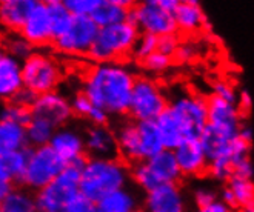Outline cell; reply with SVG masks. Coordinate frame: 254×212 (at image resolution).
Instances as JSON below:
<instances>
[{"label":"cell","mask_w":254,"mask_h":212,"mask_svg":"<svg viewBox=\"0 0 254 212\" xmlns=\"http://www.w3.org/2000/svg\"><path fill=\"white\" fill-rule=\"evenodd\" d=\"M86 153L93 159H111L119 154L116 132L108 126H91L85 132Z\"/></svg>","instance_id":"obj_17"},{"label":"cell","mask_w":254,"mask_h":212,"mask_svg":"<svg viewBox=\"0 0 254 212\" xmlns=\"http://www.w3.org/2000/svg\"><path fill=\"white\" fill-rule=\"evenodd\" d=\"M37 0H3L0 3V20L9 33H20Z\"/></svg>","instance_id":"obj_21"},{"label":"cell","mask_w":254,"mask_h":212,"mask_svg":"<svg viewBox=\"0 0 254 212\" xmlns=\"http://www.w3.org/2000/svg\"><path fill=\"white\" fill-rule=\"evenodd\" d=\"M156 123L159 126L165 149L174 151L188 139V134H187L184 123L170 108L156 120Z\"/></svg>","instance_id":"obj_24"},{"label":"cell","mask_w":254,"mask_h":212,"mask_svg":"<svg viewBox=\"0 0 254 212\" xmlns=\"http://www.w3.org/2000/svg\"><path fill=\"white\" fill-rule=\"evenodd\" d=\"M159 5L168 11L170 14H174L179 8V5H181V0H159Z\"/></svg>","instance_id":"obj_52"},{"label":"cell","mask_w":254,"mask_h":212,"mask_svg":"<svg viewBox=\"0 0 254 212\" xmlns=\"http://www.w3.org/2000/svg\"><path fill=\"white\" fill-rule=\"evenodd\" d=\"M206 174L210 175L213 180L222 181V183H227V181L234 175V161H233V159L231 157H217V159L210 160Z\"/></svg>","instance_id":"obj_35"},{"label":"cell","mask_w":254,"mask_h":212,"mask_svg":"<svg viewBox=\"0 0 254 212\" xmlns=\"http://www.w3.org/2000/svg\"><path fill=\"white\" fill-rule=\"evenodd\" d=\"M173 63V58L165 55V54H162V53H154L151 54L148 58H145L142 65L146 71L149 72H154V74H159V72H165Z\"/></svg>","instance_id":"obj_39"},{"label":"cell","mask_w":254,"mask_h":212,"mask_svg":"<svg viewBox=\"0 0 254 212\" xmlns=\"http://www.w3.org/2000/svg\"><path fill=\"white\" fill-rule=\"evenodd\" d=\"M196 57V48L192 47L191 43H185V45H181L174 55V60L179 63H190L192 62V58Z\"/></svg>","instance_id":"obj_47"},{"label":"cell","mask_w":254,"mask_h":212,"mask_svg":"<svg viewBox=\"0 0 254 212\" xmlns=\"http://www.w3.org/2000/svg\"><path fill=\"white\" fill-rule=\"evenodd\" d=\"M237 212H254V203L248 205V206H244V208H239Z\"/></svg>","instance_id":"obj_53"},{"label":"cell","mask_w":254,"mask_h":212,"mask_svg":"<svg viewBox=\"0 0 254 212\" xmlns=\"http://www.w3.org/2000/svg\"><path fill=\"white\" fill-rule=\"evenodd\" d=\"M29 149L31 148L12 151V153H0V180L22 185L28 166Z\"/></svg>","instance_id":"obj_26"},{"label":"cell","mask_w":254,"mask_h":212,"mask_svg":"<svg viewBox=\"0 0 254 212\" xmlns=\"http://www.w3.org/2000/svg\"><path fill=\"white\" fill-rule=\"evenodd\" d=\"M23 88L22 62L3 51L0 54V97L9 102Z\"/></svg>","instance_id":"obj_18"},{"label":"cell","mask_w":254,"mask_h":212,"mask_svg":"<svg viewBox=\"0 0 254 212\" xmlns=\"http://www.w3.org/2000/svg\"><path fill=\"white\" fill-rule=\"evenodd\" d=\"M0 212H37L34 194L26 188H16L2 200Z\"/></svg>","instance_id":"obj_31"},{"label":"cell","mask_w":254,"mask_h":212,"mask_svg":"<svg viewBox=\"0 0 254 212\" xmlns=\"http://www.w3.org/2000/svg\"><path fill=\"white\" fill-rule=\"evenodd\" d=\"M86 120L93 123V126H108L110 122V114L107 111H103L99 106H93L91 112L86 117Z\"/></svg>","instance_id":"obj_46"},{"label":"cell","mask_w":254,"mask_h":212,"mask_svg":"<svg viewBox=\"0 0 254 212\" xmlns=\"http://www.w3.org/2000/svg\"><path fill=\"white\" fill-rule=\"evenodd\" d=\"M74 17H91L100 0H64Z\"/></svg>","instance_id":"obj_38"},{"label":"cell","mask_w":254,"mask_h":212,"mask_svg":"<svg viewBox=\"0 0 254 212\" xmlns=\"http://www.w3.org/2000/svg\"><path fill=\"white\" fill-rule=\"evenodd\" d=\"M241 118L242 111L239 109L237 103L223 100L213 94L208 99V125L237 135L242 128Z\"/></svg>","instance_id":"obj_15"},{"label":"cell","mask_w":254,"mask_h":212,"mask_svg":"<svg viewBox=\"0 0 254 212\" xmlns=\"http://www.w3.org/2000/svg\"><path fill=\"white\" fill-rule=\"evenodd\" d=\"M22 68L25 88L37 96L53 93L62 82V68L57 58L47 51H36L22 62Z\"/></svg>","instance_id":"obj_5"},{"label":"cell","mask_w":254,"mask_h":212,"mask_svg":"<svg viewBox=\"0 0 254 212\" xmlns=\"http://www.w3.org/2000/svg\"><path fill=\"white\" fill-rule=\"evenodd\" d=\"M253 105V99L251 96L248 94V91H242V93H239V97H237V106L241 111H248Z\"/></svg>","instance_id":"obj_50"},{"label":"cell","mask_w":254,"mask_h":212,"mask_svg":"<svg viewBox=\"0 0 254 212\" xmlns=\"http://www.w3.org/2000/svg\"><path fill=\"white\" fill-rule=\"evenodd\" d=\"M179 47H181V42H179L177 36L176 34H171V36H163V37H159V45H157V51L165 54L171 58H174Z\"/></svg>","instance_id":"obj_42"},{"label":"cell","mask_w":254,"mask_h":212,"mask_svg":"<svg viewBox=\"0 0 254 212\" xmlns=\"http://www.w3.org/2000/svg\"><path fill=\"white\" fill-rule=\"evenodd\" d=\"M82 169L66 164L53 183L34 192L37 212H66L69 205L80 195Z\"/></svg>","instance_id":"obj_4"},{"label":"cell","mask_w":254,"mask_h":212,"mask_svg":"<svg viewBox=\"0 0 254 212\" xmlns=\"http://www.w3.org/2000/svg\"><path fill=\"white\" fill-rule=\"evenodd\" d=\"M100 31L91 17H74L68 31L54 40V48L66 55L88 54Z\"/></svg>","instance_id":"obj_10"},{"label":"cell","mask_w":254,"mask_h":212,"mask_svg":"<svg viewBox=\"0 0 254 212\" xmlns=\"http://www.w3.org/2000/svg\"><path fill=\"white\" fill-rule=\"evenodd\" d=\"M168 106L170 102L157 82L148 77H137L128 112L134 122H156Z\"/></svg>","instance_id":"obj_7"},{"label":"cell","mask_w":254,"mask_h":212,"mask_svg":"<svg viewBox=\"0 0 254 212\" xmlns=\"http://www.w3.org/2000/svg\"><path fill=\"white\" fill-rule=\"evenodd\" d=\"M2 120L17 123L22 126H28L29 122L33 120V112H31V108H25V106L6 102L2 108Z\"/></svg>","instance_id":"obj_36"},{"label":"cell","mask_w":254,"mask_h":212,"mask_svg":"<svg viewBox=\"0 0 254 212\" xmlns=\"http://www.w3.org/2000/svg\"><path fill=\"white\" fill-rule=\"evenodd\" d=\"M187 199L177 183L160 185L145 194L143 212H187Z\"/></svg>","instance_id":"obj_12"},{"label":"cell","mask_w":254,"mask_h":212,"mask_svg":"<svg viewBox=\"0 0 254 212\" xmlns=\"http://www.w3.org/2000/svg\"><path fill=\"white\" fill-rule=\"evenodd\" d=\"M66 163L57 156L56 151L47 145L29 149V159L22 185L28 191H40L62 174Z\"/></svg>","instance_id":"obj_6"},{"label":"cell","mask_w":254,"mask_h":212,"mask_svg":"<svg viewBox=\"0 0 254 212\" xmlns=\"http://www.w3.org/2000/svg\"><path fill=\"white\" fill-rule=\"evenodd\" d=\"M29 148L26 126L12 123V122H0V153H12Z\"/></svg>","instance_id":"obj_29"},{"label":"cell","mask_w":254,"mask_h":212,"mask_svg":"<svg viewBox=\"0 0 254 212\" xmlns=\"http://www.w3.org/2000/svg\"><path fill=\"white\" fill-rule=\"evenodd\" d=\"M157 45H159V37L151 36V34H140L132 55L143 62V60L148 58L151 54L157 53Z\"/></svg>","instance_id":"obj_37"},{"label":"cell","mask_w":254,"mask_h":212,"mask_svg":"<svg viewBox=\"0 0 254 212\" xmlns=\"http://www.w3.org/2000/svg\"><path fill=\"white\" fill-rule=\"evenodd\" d=\"M194 212H233V208H230L227 203H223V202L219 199V200H216V202L211 203V205L196 208V211H194Z\"/></svg>","instance_id":"obj_49"},{"label":"cell","mask_w":254,"mask_h":212,"mask_svg":"<svg viewBox=\"0 0 254 212\" xmlns=\"http://www.w3.org/2000/svg\"><path fill=\"white\" fill-rule=\"evenodd\" d=\"M93 102L88 99V96L83 93V91H80V93H77L76 96H74L71 99V108H72V112L79 115V117H88L89 112H91L93 109Z\"/></svg>","instance_id":"obj_40"},{"label":"cell","mask_w":254,"mask_h":212,"mask_svg":"<svg viewBox=\"0 0 254 212\" xmlns=\"http://www.w3.org/2000/svg\"><path fill=\"white\" fill-rule=\"evenodd\" d=\"M20 34L33 45L34 48H43L48 43H54L51 16L47 2H36L34 8L29 12L25 25L20 29Z\"/></svg>","instance_id":"obj_13"},{"label":"cell","mask_w":254,"mask_h":212,"mask_svg":"<svg viewBox=\"0 0 254 212\" xmlns=\"http://www.w3.org/2000/svg\"><path fill=\"white\" fill-rule=\"evenodd\" d=\"M174 156L182 175L185 177H199L208 171L210 159L205 153L200 139H187L177 149H174Z\"/></svg>","instance_id":"obj_14"},{"label":"cell","mask_w":254,"mask_h":212,"mask_svg":"<svg viewBox=\"0 0 254 212\" xmlns=\"http://www.w3.org/2000/svg\"><path fill=\"white\" fill-rule=\"evenodd\" d=\"M213 96L220 97L223 100L233 102V103H237V97H239V94H236L234 88L230 83H227V82H217V83H214V86H213Z\"/></svg>","instance_id":"obj_43"},{"label":"cell","mask_w":254,"mask_h":212,"mask_svg":"<svg viewBox=\"0 0 254 212\" xmlns=\"http://www.w3.org/2000/svg\"><path fill=\"white\" fill-rule=\"evenodd\" d=\"M253 174H254V169H253V164H251L250 157L244 159L241 161H237L234 164V175L245 177V178H253Z\"/></svg>","instance_id":"obj_48"},{"label":"cell","mask_w":254,"mask_h":212,"mask_svg":"<svg viewBox=\"0 0 254 212\" xmlns=\"http://www.w3.org/2000/svg\"><path fill=\"white\" fill-rule=\"evenodd\" d=\"M50 146L66 164H72L85 157L86 153L85 134H82L76 128L66 125L64 128L56 129Z\"/></svg>","instance_id":"obj_16"},{"label":"cell","mask_w":254,"mask_h":212,"mask_svg":"<svg viewBox=\"0 0 254 212\" xmlns=\"http://www.w3.org/2000/svg\"><path fill=\"white\" fill-rule=\"evenodd\" d=\"M140 31L128 22L100 28L88 57L96 63L117 62L134 53Z\"/></svg>","instance_id":"obj_3"},{"label":"cell","mask_w":254,"mask_h":212,"mask_svg":"<svg viewBox=\"0 0 254 212\" xmlns=\"http://www.w3.org/2000/svg\"><path fill=\"white\" fill-rule=\"evenodd\" d=\"M149 169H151L154 178L157 180L159 185H168V183H179L182 172L179 168L174 151L165 149L156 157L146 160Z\"/></svg>","instance_id":"obj_22"},{"label":"cell","mask_w":254,"mask_h":212,"mask_svg":"<svg viewBox=\"0 0 254 212\" xmlns=\"http://www.w3.org/2000/svg\"><path fill=\"white\" fill-rule=\"evenodd\" d=\"M131 180L134 181V185H136L140 191H143L145 194L153 191L157 186H160L157 183V180L154 178L151 169H149L146 160L139 161V163L131 166Z\"/></svg>","instance_id":"obj_34"},{"label":"cell","mask_w":254,"mask_h":212,"mask_svg":"<svg viewBox=\"0 0 254 212\" xmlns=\"http://www.w3.org/2000/svg\"><path fill=\"white\" fill-rule=\"evenodd\" d=\"M116 137H117V146H119V156L122 157V160L131 164L143 161L137 122L122 123L116 131Z\"/></svg>","instance_id":"obj_20"},{"label":"cell","mask_w":254,"mask_h":212,"mask_svg":"<svg viewBox=\"0 0 254 212\" xmlns=\"http://www.w3.org/2000/svg\"><path fill=\"white\" fill-rule=\"evenodd\" d=\"M192 200H194V203H196V208H200V206H206V205L214 203L216 200H219V197H217V192L211 186L202 185V186L194 189Z\"/></svg>","instance_id":"obj_41"},{"label":"cell","mask_w":254,"mask_h":212,"mask_svg":"<svg viewBox=\"0 0 254 212\" xmlns=\"http://www.w3.org/2000/svg\"><path fill=\"white\" fill-rule=\"evenodd\" d=\"M127 22L136 26L140 34L163 37L177 33L174 14L163 9L159 5V0H145L134 3L128 11Z\"/></svg>","instance_id":"obj_8"},{"label":"cell","mask_w":254,"mask_h":212,"mask_svg":"<svg viewBox=\"0 0 254 212\" xmlns=\"http://www.w3.org/2000/svg\"><path fill=\"white\" fill-rule=\"evenodd\" d=\"M54 132H56V128L50 122H47V120H43V118L33 117V120L26 126L29 148H40V146L50 145L54 137Z\"/></svg>","instance_id":"obj_32"},{"label":"cell","mask_w":254,"mask_h":212,"mask_svg":"<svg viewBox=\"0 0 254 212\" xmlns=\"http://www.w3.org/2000/svg\"><path fill=\"white\" fill-rule=\"evenodd\" d=\"M168 108L184 123L188 139H199L208 125V100L190 93L177 94Z\"/></svg>","instance_id":"obj_9"},{"label":"cell","mask_w":254,"mask_h":212,"mask_svg":"<svg viewBox=\"0 0 254 212\" xmlns=\"http://www.w3.org/2000/svg\"><path fill=\"white\" fill-rule=\"evenodd\" d=\"M36 99H37V94H34L31 89L23 88L9 102L16 103V105H20V106H25V108H31L33 103L36 102Z\"/></svg>","instance_id":"obj_45"},{"label":"cell","mask_w":254,"mask_h":212,"mask_svg":"<svg viewBox=\"0 0 254 212\" xmlns=\"http://www.w3.org/2000/svg\"><path fill=\"white\" fill-rule=\"evenodd\" d=\"M219 199L230 208H244L254 203V181L251 178L233 175L225 188L222 189Z\"/></svg>","instance_id":"obj_19"},{"label":"cell","mask_w":254,"mask_h":212,"mask_svg":"<svg viewBox=\"0 0 254 212\" xmlns=\"http://www.w3.org/2000/svg\"><path fill=\"white\" fill-rule=\"evenodd\" d=\"M99 212H137L139 199L134 191L124 188L119 189L97 203Z\"/></svg>","instance_id":"obj_27"},{"label":"cell","mask_w":254,"mask_h":212,"mask_svg":"<svg viewBox=\"0 0 254 212\" xmlns=\"http://www.w3.org/2000/svg\"><path fill=\"white\" fill-rule=\"evenodd\" d=\"M47 6L51 16V25H53V36L54 40L64 36L69 26L72 25L74 16L66 8L64 0H47Z\"/></svg>","instance_id":"obj_30"},{"label":"cell","mask_w":254,"mask_h":212,"mask_svg":"<svg viewBox=\"0 0 254 212\" xmlns=\"http://www.w3.org/2000/svg\"><path fill=\"white\" fill-rule=\"evenodd\" d=\"M14 189H16L14 183H11L8 180H0V200H3L5 197H8Z\"/></svg>","instance_id":"obj_51"},{"label":"cell","mask_w":254,"mask_h":212,"mask_svg":"<svg viewBox=\"0 0 254 212\" xmlns=\"http://www.w3.org/2000/svg\"><path fill=\"white\" fill-rule=\"evenodd\" d=\"M142 160H149L165 151L163 140L156 122H137Z\"/></svg>","instance_id":"obj_28"},{"label":"cell","mask_w":254,"mask_h":212,"mask_svg":"<svg viewBox=\"0 0 254 212\" xmlns=\"http://www.w3.org/2000/svg\"><path fill=\"white\" fill-rule=\"evenodd\" d=\"M136 80L134 72L121 62L94 63L85 74L82 91L94 106L119 117L129 112Z\"/></svg>","instance_id":"obj_1"},{"label":"cell","mask_w":254,"mask_h":212,"mask_svg":"<svg viewBox=\"0 0 254 212\" xmlns=\"http://www.w3.org/2000/svg\"><path fill=\"white\" fill-rule=\"evenodd\" d=\"M5 53L12 55L14 58L25 62L28 57H31L36 51L34 47L29 43L20 33H8L3 42Z\"/></svg>","instance_id":"obj_33"},{"label":"cell","mask_w":254,"mask_h":212,"mask_svg":"<svg viewBox=\"0 0 254 212\" xmlns=\"http://www.w3.org/2000/svg\"><path fill=\"white\" fill-rule=\"evenodd\" d=\"M134 3L129 0H100L91 19L99 25V28H105L127 22L128 11Z\"/></svg>","instance_id":"obj_23"},{"label":"cell","mask_w":254,"mask_h":212,"mask_svg":"<svg viewBox=\"0 0 254 212\" xmlns=\"http://www.w3.org/2000/svg\"><path fill=\"white\" fill-rule=\"evenodd\" d=\"M131 168L119 157L86 160L80 177V194L88 200L99 203L107 195L127 188Z\"/></svg>","instance_id":"obj_2"},{"label":"cell","mask_w":254,"mask_h":212,"mask_svg":"<svg viewBox=\"0 0 254 212\" xmlns=\"http://www.w3.org/2000/svg\"><path fill=\"white\" fill-rule=\"evenodd\" d=\"M66 212H99V209H97V203L88 200L86 197L80 194L77 199L69 205Z\"/></svg>","instance_id":"obj_44"},{"label":"cell","mask_w":254,"mask_h":212,"mask_svg":"<svg viewBox=\"0 0 254 212\" xmlns=\"http://www.w3.org/2000/svg\"><path fill=\"white\" fill-rule=\"evenodd\" d=\"M177 31L185 34H192L199 31L205 25V12L197 0H182L177 11L174 12Z\"/></svg>","instance_id":"obj_25"},{"label":"cell","mask_w":254,"mask_h":212,"mask_svg":"<svg viewBox=\"0 0 254 212\" xmlns=\"http://www.w3.org/2000/svg\"><path fill=\"white\" fill-rule=\"evenodd\" d=\"M31 112L33 117L47 120L56 129L66 126L69 118L74 115L71 108V100H68L59 91L37 96L36 102L31 106Z\"/></svg>","instance_id":"obj_11"}]
</instances>
